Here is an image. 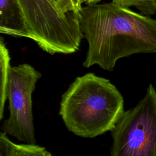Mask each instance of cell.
I'll return each instance as SVG.
<instances>
[{
  "label": "cell",
  "instance_id": "1",
  "mask_svg": "<svg viewBox=\"0 0 156 156\" xmlns=\"http://www.w3.org/2000/svg\"><path fill=\"white\" fill-rule=\"evenodd\" d=\"M88 43L83 65L112 71L116 62L139 53H156V19L112 2L87 4L79 11Z\"/></svg>",
  "mask_w": 156,
  "mask_h": 156
},
{
  "label": "cell",
  "instance_id": "2",
  "mask_svg": "<svg viewBox=\"0 0 156 156\" xmlns=\"http://www.w3.org/2000/svg\"><path fill=\"white\" fill-rule=\"evenodd\" d=\"M124 112V99L117 88L89 73L77 77L62 95L59 114L68 130L91 138L111 131Z\"/></svg>",
  "mask_w": 156,
  "mask_h": 156
},
{
  "label": "cell",
  "instance_id": "3",
  "mask_svg": "<svg viewBox=\"0 0 156 156\" xmlns=\"http://www.w3.org/2000/svg\"><path fill=\"white\" fill-rule=\"evenodd\" d=\"M28 38L50 54H71L83 38L79 12L64 9L57 0H17Z\"/></svg>",
  "mask_w": 156,
  "mask_h": 156
},
{
  "label": "cell",
  "instance_id": "4",
  "mask_svg": "<svg viewBox=\"0 0 156 156\" xmlns=\"http://www.w3.org/2000/svg\"><path fill=\"white\" fill-rule=\"evenodd\" d=\"M110 132V156H156V90L152 85Z\"/></svg>",
  "mask_w": 156,
  "mask_h": 156
},
{
  "label": "cell",
  "instance_id": "5",
  "mask_svg": "<svg viewBox=\"0 0 156 156\" xmlns=\"http://www.w3.org/2000/svg\"><path fill=\"white\" fill-rule=\"evenodd\" d=\"M41 73L32 65L22 63L12 66L7 87L9 116L2 132L28 144H35L32 94Z\"/></svg>",
  "mask_w": 156,
  "mask_h": 156
},
{
  "label": "cell",
  "instance_id": "6",
  "mask_svg": "<svg viewBox=\"0 0 156 156\" xmlns=\"http://www.w3.org/2000/svg\"><path fill=\"white\" fill-rule=\"evenodd\" d=\"M0 32L28 38L24 19L17 0H0Z\"/></svg>",
  "mask_w": 156,
  "mask_h": 156
},
{
  "label": "cell",
  "instance_id": "7",
  "mask_svg": "<svg viewBox=\"0 0 156 156\" xmlns=\"http://www.w3.org/2000/svg\"><path fill=\"white\" fill-rule=\"evenodd\" d=\"M0 149L3 156H52L45 147L35 144L14 143L2 132L0 133Z\"/></svg>",
  "mask_w": 156,
  "mask_h": 156
},
{
  "label": "cell",
  "instance_id": "8",
  "mask_svg": "<svg viewBox=\"0 0 156 156\" xmlns=\"http://www.w3.org/2000/svg\"><path fill=\"white\" fill-rule=\"evenodd\" d=\"M0 67H1V88H0V119H2L4 110L7 99V87L9 77L10 56L4 43V38L0 39Z\"/></svg>",
  "mask_w": 156,
  "mask_h": 156
},
{
  "label": "cell",
  "instance_id": "9",
  "mask_svg": "<svg viewBox=\"0 0 156 156\" xmlns=\"http://www.w3.org/2000/svg\"><path fill=\"white\" fill-rule=\"evenodd\" d=\"M112 2L126 8L135 7L141 14L147 16L156 13V0H112Z\"/></svg>",
  "mask_w": 156,
  "mask_h": 156
},
{
  "label": "cell",
  "instance_id": "10",
  "mask_svg": "<svg viewBox=\"0 0 156 156\" xmlns=\"http://www.w3.org/2000/svg\"><path fill=\"white\" fill-rule=\"evenodd\" d=\"M57 1L64 9L68 11L79 12L73 0H57Z\"/></svg>",
  "mask_w": 156,
  "mask_h": 156
},
{
  "label": "cell",
  "instance_id": "11",
  "mask_svg": "<svg viewBox=\"0 0 156 156\" xmlns=\"http://www.w3.org/2000/svg\"><path fill=\"white\" fill-rule=\"evenodd\" d=\"M76 7L78 10H80V8H82V0H73Z\"/></svg>",
  "mask_w": 156,
  "mask_h": 156
},
{
  "label": "cell",
  "instance_id": "12",
  "mask_svg": "<svg viewBox=\"0 0 156 156\" xmlns=\"http://www.w3.org/2000/svg\"><path fill=\"white\" fill-rule=\"evenodd\" d=\"M101 0H88L87 2V4H97Z\"/></svg>",
  "mask_w": 156,
  "mask_h": 156
},
{
  "label": "cell",
  "instance_id": "13",
  "mask_svg": "<svg viewBox=\"0 0 156 156\" xmlns=\"http://www.w3.org/2000/svg\"><path fill=\"white\" fill-rule=\"evenodd\" d=\"M88 1V0H82V3H83V2L87 3V2Z\"/></svg>",
  "mask_w": 156,
  "mask_h": 156
}]
</instances>
